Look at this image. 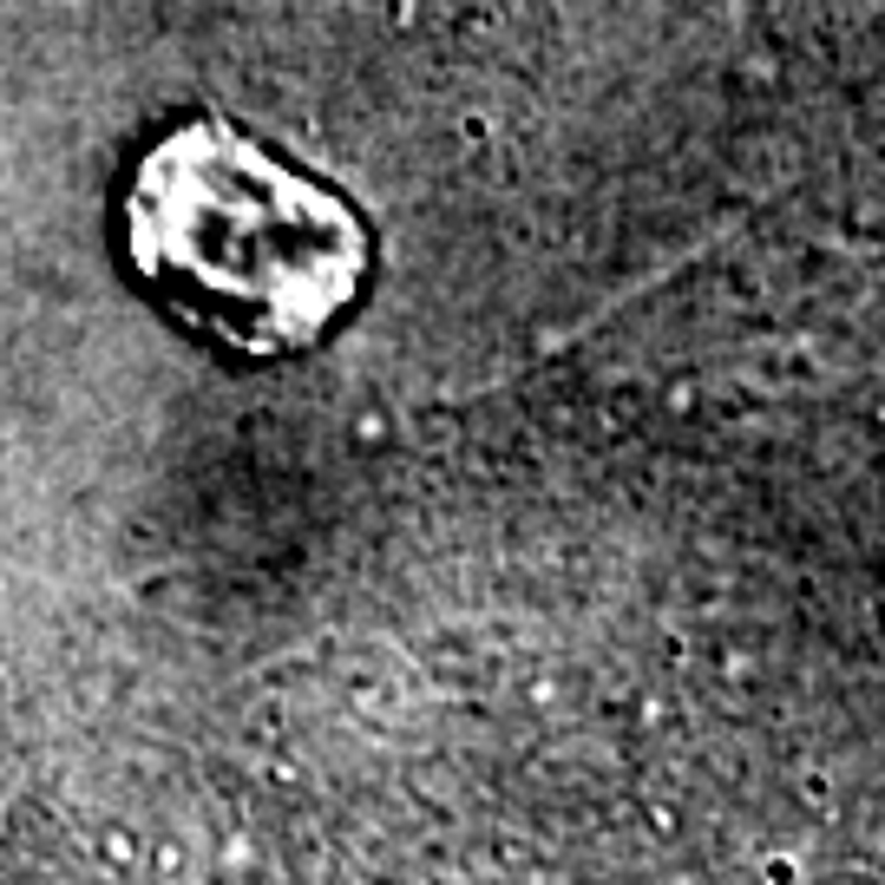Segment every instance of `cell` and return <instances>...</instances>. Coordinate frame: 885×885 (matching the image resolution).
Instances as JSON below:
<instances>
[{"label": "cell", "instance_id": "cell-1", "mask_svg": "<svg viewBox=\"0 0 885 885\" xmlns=\"http://www.w3.org/2000/svg\"><path fill=\"white\" fill-rule=\"evenodd\" d=\"M125 256L184 322L236 354L315 348L368 289V223L223 118L144 144L125 184Z\"/></svg>", "mask_w": 885, "mask_h": 885}]
</instances>
